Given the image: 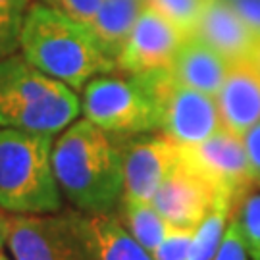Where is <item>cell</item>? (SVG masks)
<instances>
[{"label":"cell","instance_id":"27","mask_svg":"<svg viewBox=\"0 0 260 260\" xmlns=\"http://www.w3.org/2000/svg\"><path fill=\"white\" fill-rule=\"evenodd\" d=\"M6 210L0 208V249L6 245V239H8V230H10V216H6Z\"/></svg>","mask_w":260,"mask_h":260},{"label":"cell","instance_id":"26","mask_svg":"<svg viewBox=\"0 0 260 260\" xmlns=\"http://www.w3.org/2000/svg\"><path fill=\"white\" fill-rule=\"evenodd\" d=\"M243 143L247 149V156L254 174L260 176V121H256L251 129L243 135Z\"/></svg>","mask_w":260,"mask_h":260},{"label":"cell","instance_id":"30","mask_svg":"<svg viewBox=\"0 0 260 260\" xmlns=\"http://www.w3.org/2000/svg\"><path fill=\"white\" fill-rule=\"evenodd\" d=\"M256 183H260V176H258V181H256Z\"/></svg>","mask_w":260,"mask_h":260},{"label":"cell","instance_id":"11","mask_svg":"<svg viewBox=\"0 0 260 260\" xmlns=\"http://www.w3.org/2000/svg\"><path fill=\"white\" fill-rule=\"evenodd\" d=\"M216 189L183 164L170 174L152 197V205L172 225L197 228L216 201Z\"/></svg>","mask_w":260,"mask_h":260},{"label":"cell","instance_id":"9","mask_svg":"<svg viewBox=\"0 0 260 260\" xmlns=\"http://www.w3.org/2000/svg\"><path fill=\"white\" fill-rule=\"evenodd\" d=\"M183 41L185 35L147 4L120 54L116 56V68L125 75L170 70Z\"/></svg>","mask_w":260,"mask_h":260},{"label":"cell","instance_id":"19","mask_svg":"<svg viewBox=\"0 0 260 260\" xmlns=\"http://www.w3.org/2000/svg\"><path fill=\"white\" fill-rule=\"evenodd\" d=\"M33 0H0V60L19 50V39Z\"/></svg>","mask_w":260,"mask_h":260},{"label":"cell","instance_id":"6","mask_svg":"<svg viewBox=\"0 0 260 260\" xmlns=\"http://www.w3.org/2000/svg\"><path fill=\"white\" fill-rule=\"evenodd\" d=\"M156 106L158 129L179 145H195L222 127L216 99L179 83L172 70L139 74Z\"/></svg>","mask_w":260,"mask_h":260},{"label":"cell","instance_id":"5","mask_svg":"<svg viewBox=\"0 0 260 260\" xmlns=\"http://www.w3.org/2000/svg\"><path fill=\"white\" fill-rule=\"evenodd\" d=\"M83 118L110 135H143L158 131L156 106L139 75H99L85 85Z\"/></svg>","mask_w":260,"mask_h":260},{"label":"cell","instance_id":"14","mask_svg":"<svg viewBox=\"0 0 260 260\" xmlns=\"http://www.w3.org/2000/svg\"><path fill=\"white\" fill-rule=\"evenodd\" d=\"M230 64V60L206 45L203 39L191 35L181 43L170 70L179 83L216 99L228 77Z\"/></svg>","mask_w":260,"mask_h":260},{"label":"cell","instance_id":"10","mask_svg":"<svg viewBox=\"0 0 260 260\" xmlns=\"http://www.w3.org/2000/svg\"><path fill=\"white\" fill-rule=\"evenodd\" d=\"M123 152V195L121 199L152 201L158 187L179 164L181 145L166 135L131 141Z\"/></svg>","mask_w":260,"mask_h":260},{"label":"cell","instance_id":"12","mask_svg":"<svg viewBox=\"0 0 260 260\" xmlns=\"http://www.w3.org/2000/svg\"><path fill=\"white\" fill-rule=\"evenodd\" d=\"M222 127L243 137L260 121V66L252 58L230 64L222 89L216 94Z\"/></svg>","mask_w":260,"mask_h":260},{"label":"cell","instance_id":"25","mask_svg":"<svg viewBox=\"0 0 260 260\" xmlns=\"http://www.w3.org/2000/svg\"><path fill=\"white\" fill-rule=\"evenodd\" d=\"M230 4L260 39V0H230Z\"/></svg>","mask_w":260,"mask_h":260},{"label":"cell","instance_id":"24","mask_svg":"<svg viewBox=\"0 0 260 260\" xmlns=\"http://www.w3.org/2000/svg\"><path fill=\"white\" fill-rule=\"evenodd\" d=\"M247 258H249V254H247L245 243H243L241 230H239L237 218L233 214L232 220H230V225L225 230V235H223L222 245H220V249L214 254L212 260H247Z\"/></svg>","mask_w":260,"mask_h":260},{"label":"cell","instance_id":"8","mask_svg":"<svg viewBox=\"0 0 260 260\" xmlns=\"http://www.w3.org/2000/svg\"><path fill=\"white\" fill-rule=\"evenodd\" d=\"M181 164L210 183L216 193L232 197L237 205L258 181L243 137L225 127H220L201 143L181 145Z\"/></svg>","mask_w":260,"mask_h":260},{"label":"cell","instance_id":"17","mask_svg":"<svg viewBox=\"0 0 260 260\" xmlns=\"http://www.w3.org/2000/svg\"><path fill=\"white\" fill-rule=\"evenodd\" d=\"M120 222L127 230L131 237L139 243L143 249L152 254L160 241L166 237L172 223L168 222L152 201L139 199H120Z\"/></svg>","mask_w":260,"mask_h":260},{"label":"cell","instance_id":"22","mask_svg":"<svg viewBox=\"0 0 260 260\" xmlns=\"http://www.w3.org/2000/svg\"><path fill=\"white\" fill-rule=\"evenodd\" d=\"M197 228H177L172 225L166 237L160 241L152 256L154 260H191V249Z\"/></svg>","mask_w":260,"mask_h":260},{"label":"cell","instance_id":"28","mask_svg":"<svg viewBox=\"0 0 260 260\" xmlns=\"http://www.w3.org/2000/svg\"><path fill=\"white\" fill-rule=\"evenodd\" d=\"M252 60L256 62V64L260 66V39H258V45H256V48H254V54H252Z\"/></svg>","mask_w":260,"mask_h":260},{"label":"cell","instance_id":"23","mask_svg":"<svg viewBox=\"0 0 260 260\" xmlns=\"http://www.w3.org/2000/svg\"><path fill=\"white\" fill-rule=\"evenodd\" d=\"M39 2L62 12V14L70 16L72 19L83 23V25L91 23L99 6L103 4V0H39Z\"/></svg>","mask_w":260,"mask_h":260},{"label":"cell","instance_id":"20","mask_svg":"<svg viewBox=\"0 0 260 260\" xmlns=\"http://www.w3.org/2000/svg\"><path fill=\"white\" fill-rule=\"evenodd\" d=\"M149 4L185 37H191L199 27L208 0H149Z\"/></svg>","mask_w":260,"mask_h":260},{"label":"cell","instance_id":"15","mask_svg":"<svg viewBox=\"0 0 260 260\" xmlns=\"http://www.w3.org/2000/svg\"><path fill=\"white\" fill-rule=\"evenodd\" d=\"M79 228L93 260H154L112 214H81Z\"/></svg>","mask_w":260,"mask_h":260},{"label":"cell","instance_id":"13","mask_svg":"<svg viewBox=\"0 0 260 260\" xmlns=\"http://www.w3.org/2000/svg\"><path fill=\"white\" fill-rule=\"evenodd\" d=\"M195 35L230 62L252 58L258 45V37L235 12L230 0H208Z\"/></svg>","mask_w":260,"mask_h":260},{"label":"cell","instance_id":"21","mask_svg":"<svg viewBox=\"0 0 260 260\" xmlns=\"http://www.w3.org/2000/svg\"><path fill=\"white\" fill-rule=\"evenodd\" d=\"M247 254L251 260H260V195H247L235 210Z\"/></svg>","mask_w":260,"mask_h":260},{"label":"cell","instance_id":"3","mask_svg":"<svg viewBox=\"0 0 260 260\" xmlns=\"http://www.w3.org/2000/svg\"><path fill=\"white\" fill-rule=\"evenodd\" d=\"M81 114L74 89L43 74L23 54L0 60V127L56 135Z\"/></svg>","mask_w":260,"mask_h":260},{"label":"cell","instance_id":"4","mask_svg":"<svg viewBox=\"0 0 260 260\" xmlns=\"http://www.w3.org/2000/svg\"><path fill=\"white\" fill-rule=\"evenodd\" d=\"M52 137L0 127V208L10 214H54L62 208Z\"/></svg>","mask_w":260,"mask_h":260},{"label":"cell","instance_id":"7","mask_svg":"<svg viewBox=\"0 0 260 260\" xmlns=\"http://www.w3.org/2000/svg\"><path fill=\"white\" fill-rule=\"evenodd\" d=\"M6 247L14 260H93L79 214H12Z\"/></svg>","mask_w":260,"mask_h":260},{"label":"cell","instance_id":"29","mask_svg":"<svg viewBox=\"0 0 260 260\" xmlns=\"http://www.w3.org/2000/svg\"><path fill=\"white\" fill-rule=\"evenodd\" d=\"M0 260H10V258H8V256H6V254H4V252L0 251Z\"/></svg>","mask_w":260,"mask_h":260},{"label":"cell","instance_id":"2","mask_svg":"<svg viewBox=\"0 0 260 260\" xmlns=\"http://www.w3.org/2000/svg\"><path fill=\"white\" fill-rule=\"evenodd\" d=\"M19 50L29 64L75 93L94 77L118 72L116 60L101 48L87 25L39 0L27 10Z\"/></svg>","mask_w":260,"mask_h":260},{"label":"cell","instance_id":"18","mask_svg":"<svg viewBox=\"0 0 260 260\" xmlns=\"http://www.w3.org/2000/svg\"><path fill=\"white\" fill-rule=\"evenodd\" d=\"M237 203L232 197L218 193L212 208L208 210L203 222L197 225L193 249H191V260H212L223 241L225 230L230 225L233 212L237 208Z\"/></svg>","mask_w":260,"mask_h":260},{"label":"cell","instance_id":"16","mask_svg":"<svg viewBox=\"0 0 260 260\" xmlns=\"http://www.w3.org/2000/svg\"><path fill=\"white\" fill-rule=\"evenodd\" d=\"M149 0H103L87 25L106 54L116 60Z\"/></svg>","mask_w":260,"mask_h":260},{"label":"cell","instance_id":"1","mask_svg":"<svg viewBox=\"0 0 260 260\" xmlns=\"http://www.w3.org/2000/svg\"><path fill=\"white\" fill-rule=\"evenodd\" d=\"M60 193L83 214H110L123 195V152L87 118L70 123L52 145Z\"/></svg>","mask_w":260,"mask_h":260}]
</instances>
